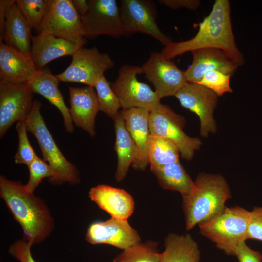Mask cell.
<instances>
[{"instance_id":"31","label":"cell","mask_w":262,"mask_h":262,"mask_svg":"<svg viewBox=\"0 0 262 262\" xmlns=\"http://www.w3.org/2000/svg\"><path fill=\"white\" fill-rule=\"evenodd\" d=\"M16 129L18 134V145L17 152L14 157V161L16 164L28 165L38 156L28 139L25 120L17 122Z\"/></svg>"},{"instance_id":"24","label":"cell","mask_w":262,"mask_h":262,"mask_svg":"<svg viewBox=\"0 0 262 262\" xmlns=\"http://www.w3.org/2000/svg\"><path fill=\"white\" fill-rule=\"evenodd\" d=\"M160 262H199L200 252L197 243L189 234L170 233L164 240Z\"/></svg>"},{"instance_id":"15","label":"cell","mask_w":262,"mask_h":262,"mask_svg":"<svg viewBox=\"0 0 262 262\" xmlns=\"http://www.w3.org/2000/svg\"><path fill=\"white\" fill-rule=\"evenodd\" d=\"M86 240L91 244H108L123 250L141 242L138 232L130 226L127 220L112 217L105 221L90 224Z\"/></svg>"},{"instance_id":"38","label":"cell","mask_w":262,"mask_h":262,"mask_svg":"<svg viewBox=\"0 0 262 262\" xmlns=\"http://www.w3.org/2000/svg\"><path fill=\"white\" fill-rule=\"evenodd\" d=\"M16 2L14 0H0V37L2 35L6 14L9 7Z\"/></svg>"},{"instance_id":"34","label":"cell","mask_w":262,"mask_h":262,"mask_svg":"<svg viewBox=\"0 0 262 262\" xmlns=\"http://www.w3.org/2000/svg\"><path fill=\"white\" fill-rule=\"evenodd\" d=\"M32 245L24 239L15 241L9 248V253L19 262H37L31 254Z\"/></svg>"},{"instance_id":"5","label":"cell","mask_w":262,"mask_h":262,"mask_svg":"<svg viewBox=\"0 0 262 262\" xmlns=\"http://www.w3.org/2000/svg\"><path fill=\"white\" fill-rule=\"evenodd\" d=\"M250 211L239 206L226 207L218 215L199 225L200 233L218 248L234 256L238 245L247 239Z\"/></svg>"},{"instance_id":"12","label":"cell","mask_w":262,"mask_h":262,"mask_svg":"<svg viewBox=\"0 0 262 262\" xmlns=\"http://www.w3.org/2000/svg\"><path fill=\"white\" fill-rule=\"evenodd\" d=\"M181 105L198 117L200 135L207 137L215 133L216 125L213 117L218 103V96L211 90L197 83L187 82L174 96Z\"/></svg>"},{"instance_id":"9","label":"cell","mask_w":262,"mask_h":262,"mask_svg":"<svg viewBox=\"0 0 262 262\" xmlns=\"http://www.w3.org/2000/svg\"><path fill=\"white\" fill-rule=\"evenodd\" d=\"M39 32L73 42L85 37L81 16L71 0H49Z\"/></svg>"},{"instance_id":"26","label":"cell","mask_w":262,"mask_h":262,"mask_svg":"<svg viewBox=\"0 0 262 262\" xmlns=\"http://www.w3.org/2000/svg\"><path fill=\"white\" fill-rule=\"evenodd\" d=\"M164 189L180 192L182 196L191 192L194 182L180 162L151 169Z\"/></svg>"},{"instance_id":"37","label":"cell","mask_w":262,"mask_h":262,"mask_svg":"<svg viewBox=\"0 0 262 262\" xmlns=\"http://www.w3.org/2000/svg\"><path fill=\"white\" fill-rule=\"evenodd\" d=\"M159 2L172 9L186 8L191 10L196 9L200 5L198 0H159Z\"/></svg>"},{"instance_id":"14","label":"cell","mask_w":262,"mask_h":262,"mask_svg":"<svg viewBox=\"0 0 262 262\" xmlns=\"http://www.w3.org/2000/svg\"><path fill=\"white\" fill-rule=\"evenodd\" d=\"M141 67L161 98L174 96L188 82L185 71L160 52H152Z\"/></svg>"},{"instance_id":"27","label":"cell","mask_w":262,"mask_h":262,"mask_svg":"<svg viewBox=\"0 0 262 262\" xmlns=\"http://www.w3.org/2000/svg\"><path fill=\"white\" fill-rule=\"evenodd\" d=\"M180 153L176 145L170 140L150 135L147 150L150 169L180 162Z\"/></svg>"},{"instance_id":"20","label":"cell","mask_w":262,"mask_h":262,"mask_svg":"<svg viewBox=\"0 0 262 262\" xmlns=\"http://www.w3.org/2000/svg\"><path fill=\"white\" fill-rule=\"evenodd\" d=\"M89 196L99 208L116 219L127 220L134 210L132 196L123 189L98 185L90 189Z\"/></svg>"},{"instance_id":"25","label":"cell","mask_w":262,"mask_h":262,"mask_svg":"<svg viewBox=\"0 0 262 262\" xmlns=\"http://www.w3.org/2000/svg\"><path fill=\"white\" fill-rule=\"evenodd\" d=\"M114 120L116 134L115 150L118 159L115 177L116 181L120 182L125 177L130 165L132 164L136 149L120 113Z\"/></svg>"},{"instance_id":"22","label":"cell","mask_w":262,"mask_h":262,"mask_svg":"<svg viewBox=\"0 0 262 262\" xmlns=\"http://www.w3.org/2000/svg\"><path fill=\"white\" fill-rule=\"evenodd\" d=\"M59 80L48 68L37 70L33 78L27 82L33 93H37L46 98L60 112L66 131H74L73 123L69 108L66 105L64 97L58 88Z\"/></svg>"},{"instance_id":"35","label":"cell","mask_w":262,"mask_h":262,"mask_svg":"<svg viewBox=\"0 0 262 262\" xmlns=\"http://www.w3.org/2000/svg\"><path fill=\"white\" fill-rule=\"evenodd\" d=\"M248 239L262 242V207H255L250 211L247 232Z\"/></svg>"},{"instance_id":"11","label":"cell","mask_w":262,"mask_h":262,"mask_svg":"<svg viewBox=\"0 0 262 262\" xmlns=\"http://www.w3.org/2000/svg\"><path fill=\"white\" fill-rule=\"evenodd\" d=\"M33 94L27 82L0 80V137L15 122L25 120L33 107Z\"/></svg>"},{"instance_id":"28","label":"cell","mask_w":262,"mask_h":262,"mask_svg":"<svg viewBox=\"0 0 262 262\" xmlns=\"http://www.w3.org/2000/svg\"><path fill=\"white\" fill-rule=\"evenodd\" d=\"M114 259L117 262H160L158 243L140 242L123 250Z\"/></svg>"},{"instance_id":"17","label":"cell","mask_w":262,"mask_h":262,"mask_svg":"<svg viewBox=\"0 0 262 262\" xmlns=\"http://www.w3.org/2000/svg\"><path fill=\"white\" fill-rule=\"evenodd\" d=\"M119 113L136 147V153L132 164V167L137 170H145L149 164L147 150L150 136V111L132 108L123 109Z\"/></svg>"},{"instance_id":"1","label":"cell","mask_w":262,"mask_h":262,"mask_svg":"<svg viewBox=\"0 0 262 262\" xmlns=\"http://www.w3.org/2000/svg\"><path fill=\"white\" fill-rule=\"evenodd\" d=\"M217 48L239 66L244 64L243 54L235 42L230 17V2L228 0H216L209 14L199 24L198 31L189 40L172 41L160 52L165 58L202 48Z\"/></svg>"},{"instance_id":"13","label":"cell","mask_w":262,"mask_h":262,"mask_svg":"<svg viewBox=\"0 0 262 262\" xmlns=\"http://www.w3.org/2000/svg\"><path fill=\"white\" fill-rule=\"evenodd\" d=\"M87 12L81 16L85 36L124 35L120 7L115 0H89Z\"/></svg>"},{"instance_id":"39","label":"cell","mask_w":262,"mask_h":262,"mask_svg":"<svg viewBox=\"0 0 262 262\" xmlns=\"http://www.w3.org/2000/svg\"><path fill=\"white\" fill-rule=\"evenodd\" d=\"M80 16H84L88 11L90 6L89 0H71Z\"/></svg>"},{"instance_id":"2","label":"cell","mask_w":262,"mask_h":262,"mask_svg":"<svg viewBox=\"0 0 262 262\" xmlns=\"http://www.w3.org/2000/svg\"><path fill=\"white\" fill-rule=\"evenodd\" d=\"M0 196L21 227L23 239L33 246L50 235L54 227L51 213L45 201L28 190L25 185L1 175Z\"/></svg>"},{"instance_id":"4","label":"cell","mask_w":262,"mask_h":262,"mask_svg":"<svg viewBox=\"0 0 262 262\" xmlns=\"http://www.w3.org/2000/svg\"><path fill=\"white\" fill-rule=\"evenodd\" d=\"M41 103L33 101L32 108L25 119L28 131L36 138L43 159L51 167L53 175L49 179L52 185H59L67 182L76 185L80 182L79 172L75 165L63 155L41 115Z\"/></svg>"},{"instance_id":"6","label":"cell","mask_w":262,"mask_h":262,"mask_svg":"<svg viewBox=\"0 0 262 262\" xmlns=\"http://www.w3.org/2000/svg\"><path fill=\"white\" fill-rule=\"evenodd\" d=\"M185 125V118L166 105L160 103L150 112V135L170 140L176 145L182 158L190 160L202 142L198 138L189 137L184 132Z\"/></svg>"},{"instance_id":"36","label":"cell","mask_w":262,"mask_h":262,"mask_svg":"<svg viewBox=\"0 0 262 262\" xmlns=\"http://www.w3.org/2000/svg\"><path fill=\"white\" fill-rule=\"evenodd\" d=\"M239 262H261L262 255L258 251L251 249L245 241L239 243L234 251Z\"/></svg>"},{"instance_id":"21","label":"cell","mask_w":262,"mask_h":262,"mask_svg":"<svg viewBox=\"0 0 262 262\" xmlns=\"http://www.w3.org/2000/svg\"><path fill=\"white\" fill-rule=\"evenodd\" d=\"M37 70L31 58L0 41V80L12 83L27 82Z\"/></svg>"},{"instance_id":"19","label":"cell","mask_w":262,"mask_h":262,"mask_svg":"<svg viewBox=\"0 0 262 262\" xmlns=\"http://www.w3.org/2000/svg\"><path fill=\"white\" fill-rule=\"evenodd\" d=\"M191 53L192 62L185 71L188 82L197 83L204 74L210 70H218L232 75L239 66L219 49L202 48Z\"/></svg>"},{"instance_id":"18","label":"cell","mask_w":262,"mask_h":262,"mask_svg":"<svg viewBox=\"0 0 262 262\" xmlns=\"http://www.w3.org/2000/svg\"><path fill=\"white\" fill-rule=\"evenodd\" d=\"M70 113L73 123L86 131L90 136L95 135V121L99 111L94 87H69Z\"/></svg>"},{"instance_id":"30","label":"cell","mask_w":262,"mask_h":262,"mask_svg":"<svg viewBox=\"0 0 262 262\" xmlns=\"http://www.w3.org/2000/svg\"><path fill=\"white\" fill-rule=\"evenodd\" d=\"M16 2L31 28L39 31L49 0H16Z\"/></svg>"},{"instance_id":"3","label":"cell","mask_w":262,"mask_h":262,"mask_svg":"<svg viewBox=\"0 0 262 262\" xmlns=\"http://www.w3.org/2000/svg\"><path fill=\"white\" fill-rule=\"evenodd\" d=\"M194 182L191 192L182 196L187 230L218 215L231 198L229 186L220 174L200 173Z\"/></svg>"},{"instance_id":"40","label":"cell","mask_w":262,"mask_h":262,"mask_svg":"<svg viewBox=\"0 0 262 262\" xmlns=\"http://www.w3.org/2000/svg\"><path fill=\"white\" fill-rule=\"evenodd\" d=\"M112 262H116L115 259H114Z\"/></svg>"},{"instance_id":"23","label":"cell","mask_w":262,"mask_h":262,"mask_svg":"<svg viewBox=\"0 0 262 262\" xmlns=\"http://www.w3.org/2000/svg\"><path fill=\"white\" fill-rule=\"evenodd\" d=\"M32 28L20 13L16 2L7 9L4 27L0 41L31 58Z\"/></svg>"},{"instance_id":"7","label":"cell","mask_w":262,"mask_h":262,"mask_svg":"<svg viewBox=\"0 0 262 262\" xmlns=\"http://www.w3.org/2000/svg\"><path fill=\"white\" fill-rule=\"evenodd\" d=\"M142 73L141 67L125 64L119 69L115 80L111 83L123 109L138 108L150 112L160 103L157 93L137 79V75Z\"/></svg>"},{"instance_id":"29","label":"cell","mask_w":262,"mask_h":262,"mask_svg":"<svg viewBox=\"0 0 262 262\" xmlns=\"http://www.w3.org/2000/svg\"><path fill=\"white\" fill-rule=\"evenodd\" d=\"M97 94L99 111L104 112L113 120L119 113L120 100L112 90L104 75L101 77L94 86Z\"/></svg>"},{"instance_id":"10","label":"cell","mask_w":262,"mask_h":262,"mask_svg":"<svg viewBox=\"0 0 262 262\" xmlns=\"http://www.w3.org/2000/svg\"><path fill=\"white\" fill-rule=\"evenodd\" d=\"M120 11L124 35L135 32L148 34L165 46L173 41L156 23L157 11L154 2L147 0H122Z\"/></svg>"},{"instance_id":"16","label":"cell","mask_w":262,"mask_h":262,"mask_svg":"<svg viewBox=\"0 0 262 262\" xmlns=\"http://www.w3.org/2000/svg\"><path fill=\"white\" fill-rule=\"evenodd\" d=\"M85 43V39L73 42L41 32L32 37L31 59L36 69L41 70L48 63L58 58L72 56Z\"/></svg>"},{"instance_id":"32","label":"cell","mask_w":262,"mask_h":262,"mask_svg":"<svg viewBox=\"0 0 262 262\" xmlns=\"http://www.w3.org/2000/svg\"><path fill=\"white\" fill-rule=\"evenodd\" d=\"M231 74L213 70L206 72L197 83L214 92L218 96L233 92L230 86Z\"/></svg>"},{"instance_id":"33","label":"cell","mask_w":262,"mask_h":262,"mask_svg":"<svg viewBox=\"0 0 262 262\" xmlns=\"http://www.w3.org/2000/svg\"><path fill=\"white\" fill-rule=\"evenodd\" d=\"M29 177L26 188L29 191L33 193L36 188L45 178L48 179L53 175L51 167L44 160L37 157L27 165Z\"/></svg>"},{"instance_id":"8","label":"cell","mask_w":262,"mask_h":262,"mask_svg":"<svg viewBox=\"0 0 262 262\" xmlns=\"http://www.w3.org/2000/svg\"><path fill=\"white\" fill-rule=\"evenodd\" d=\"M114 62L106 53L93 47H82L73 56L66 69L56 75L59 81L79 82L93 87L104 73L112 69Z\"/></svg>"}]
</instances>
